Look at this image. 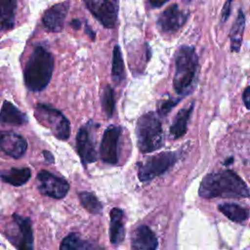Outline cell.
<instances>
[{"label":"cell","mask_w":250,"mask_h":250,"mask_svg":"<svg viewBox=\"0 0 250 250\" xmlns=\"http://www.w3.org/2000/svg\"><path fill=\"white\" fill-rule=\"evenodd\" d=\"M232 160H233V158H232V157H230L229 159L226 160V161H225V165H229L230 162H232Z\"/></svg>","instance_id":"obj_34"},{"label":"cell","mask_w":250,"mask_h":250,"mask_svg":"<svg viewBox=\"0 0 250 250\" xmlns=\"http://www.w3.org/2000/svg\"><path fill=\"white\" fill-rule=\"evenodd\" d=\"M181 101V98L180 99H173V98H170L168 100H165L163 102H161V104H159L158 106V114L160 116H165L167 115L171 109L177 105V104Z\"/></svg>","instance_id":"obj_27"},{"label":"cell","mask_w":250,"mask_h":250,"mask_svg":"<svg viewBox=\"0 0 250 250\" xmlns=\"http://www.w3.org/2000/svg\"><path fill=\"white\" fill-rule=\"evenodd\" d=\"M188 20V14L182 11L177 4L167 7L157 20V27L162 33L173 34L179 31Z\"/></svg>","instance_id":"obj_11"},{"label":"cell","mask_w":250,"mask_h":250,"mask_svg":"<svg viewBox=\"0 0 250 250\" xmlns=\"http://www.w3.org/2000/svg\"><path fill=\"white\" fill-rule=\"evenodd\" d=\"M37 180L38 188L44 195L55 199H60L64 197L68 192V183L48 171H40L37 176Z\"/></svg>","instance_id":"obj_9"},{"label":"cell","mask_w":250,"mask_h":250,"mask_svg":"<svg viewBox=\"0 0 250 250\" xmlns=\"http://www.w3.org/2000/svg\"><path fill=\"white\" fill-rule=\"evenodd\" d=\"M0 122L14 126H21L27 122V117L13 104L5 101L0 110Z\"/></svg>","instance_id":"obj_18"},{"label":"cell","mask_w":250,"mask_h":250,"mask_svg":"<svg viewBox=\"0 0 250 250\" xmlns=\"http://www.w3.org/2000/svg\"><path fill=\"white\" fill-rule=\"evenodd\" d=\"M27 148V143L21 135L11 131H0V152L13 158L21 157Z\"/></svg>","instance_id":"obj_12"},{"label":"cell","mask_w":250,"mask_h":250,"mask_svg":"<svg viewBox=\"0 0 250 250\" xmlns=\"http://www.w3.org/2000/svg\"><path fill=\"white\" fill-rule=\"evenodd\" d=\"M43 155H44L45 159H46L48 162H50V163H53V162H54V156H53V154H52L50 151L44 150V151H43Z\"/></svg>","instance_id":"obj_31"},{"label":"cell","mask_w":250,"mask_h":250,"mask_svg":"<svg viewBox=\"0 0 250 250\" xmlns=\"http://www.w3.org/2000/svg\"><path fill=\"white\" fill-rule=\"evenodd\" d=\"M92 15L106 28L115 26L118 16L117 0H83Z\"/></svg>","instance_id":"obj_7"},{"label":"cell","mask_w":250,"mask_h":250,"mask_svg":"<svg viewBox=\"0 0 250 250\" xmlns=\"http://www.w3.org/2000/svg\"><path fill=\"white\" fill-rule=\"evenodd\" d=\"M179 155L175 151H163L148 157L140 163L138 177L141 182H149L167 172L178 161Z\"/></svg>","instance_id":"obj_6"},{"label":"cell","mask_w":250,"mask_h":250,"mask_svg":"<svg viewBox=\"0 0 250 250\" xmlns=\"http://www.w3.org/2000/svg\"><path fill=\"white\" fill-rule=\"evenodd\" d=\"M70 24H71V26H72L74 29H79V28L81 27V21H80V20H78V19L72 20L71 22H70Z\"/></svg>","instance_id":"obj_32"},{"label":"cell","mask_w":250,"mask_h":250,"mask_svg":"<svg viewBox=\"0 0 250 250\" xmlns=\"http://www.w3.org/2000/svg\"><path fill=\"white\" fill-rule=\"evenodd\" d=\"M31 177L29 168H11L0 172V179L14 187H21L28 182Z\"/></svg>","instance_id":"obj_19"},{"label":"cell","mask_w":250,"mask_h":250,"mask_svg":"<svg viewBox=\"0 0 250 250\" xmlns=\"http://www.w3.org/2000/svg\"><path fill=\"white\" fill-rule=\"evenodd\" d=\"M131 247L136 250H154L158 247V240L147 226H140L132 234Z\"/></svg>","instance_id":"obj_15"},{"label":"cell","mask_w":250,"mask_h":250,"mask_svg":"<svg viewBox=\"0 0 250 250\" xmlns=\"http://www.w3.org/2000/svg\"><path fill=\"white\" fill-rule=\"evenodd\" d=\"M198 194L203 198H245L250 196V190L236 173L224 170L207 174L199 185Z\"/></svg>","instance_id":"obj_1"},{"label":"cell","mask_w":250,"mask_h":250,"mask_svg":"<svg viewBox=\"0 0 250 250\" xmlns=\"http://www.w3.org/2000/svg\"><path fill=\"white\" fill-rule=\"evenodd\" d=\"M242 100L245 107L250 110V86H247L242 94Z\"/></svg>","instance_id":"obj_29"},{"label":"cell","mask_w":250,"mask_h":250,"mask_svg":"<svg viewBox=\"0 0 250 250\" xmlns=\"http://www.w3.org/2000/svg\"><path fill=\"white\" fill-rule=\"evenodd\" d=\"M245 27V16L241 9H239L237 18L235 21L232 24V27L230 29L229 38H230V50L231 52L237 53L240 50L242 38H243V32Z\"/></svg>","instance_id":"obj_21"},{"label":"cell","mask_w":250,"mask_h":250,"mask_svg":"<svg viewBox=\"0 0 250 250\" xmlns=\"http://www.w3.org/2000/svg\"><path fill=\"white\" fill-rule=\"evenodd\" d=\"M199 63L195 48L183 45L175 54V74L173 79L174 90L178 95L190 94L197 80Z\"/></svg>","instance_id":"obj_2"},{"label":"cell","mask_w":250,"mask_h":250,"mask_svg":"<svg viewBox=\"0 0 250 250\" xmlns=\"http://www.w3.org/2000/svg\"><path fill=\"white\" fill-rule=\"evenodd\" d=\"M137 144L143 153H149L163 146V131L158 116L149 111L143 114L136 126Z\"/></svg>","instance_id":"obj_4"},{"label":"cell","mask_w":250,"mask_h":250,"mask_svg":"<svg viewBox=\"0 0 250 250\" xmlns=\"http://www.w3.org/2000/svg\"><path fill=\"white\" fill-rule=\"evenodd\" d=\"M99 127V124H95L89 121L82 126L76 136V148L80 156L81 162L86 165L88 163L95 162L97 160V150L94 142V129Z\"/></svg>","instance_id":"obj_8"},{"label":"cell","mask_w":250,"mask_h":250,"mask_svg":"<svg viewBox=\"0 0 250 250\" xmlns=\"http://www.w3.org/2000/svg\"><path fill=\"white\" fill-rule=\"evenodd\" d=\"M53 70V55L42 46L36 47L29 56L23 71L27 89L32 92L44 90L51 81Z\"/></svg>","instance_id":"obj_3"},{"label":"cell","mask_w":250,"mask_h":250,"mask_svg":"<svg viewBox=\"0 0 250 250\" xmlns=\"http://www.w3.org/2000/svg\"><path fill=\"white\" fill-rule=\"evenodd\" d=\"M194 103L191 102L188 105L181 108L176 114L170 127V135L173 139H179L187 133L188 123L190 119Z\"/></svg>","instance_id":"obj_16"},{"label":"cell","mask_w":250,"mask_h":250,"mask_svg":"<svg viewBox=\"0 0 250 250\" xmlns=\"http://www.w3.org/2000/svg\"><path fill=\"white\" fill-rule=\"evenodd\" d=\"M60 248L63 250H83V249H93V248H96V246L82 239L77 233H70L63 238V240L60 245Z\"/></svg>","instance_id":"obj_24"},{"label":"cell","mask_w":250,"mask_h":250,"mask_svg":"<svg viewBox=\"0 0 250 250\" xmlns=\"http://www.w3.org/2000/svg\"><path fill=\"white\" fill-rule=\"evenodd\" d=\"M109 216V239L112 244L117 245L121 243L125 237L124 213L120 208H112Z\"/></svg>","instance_id":"obj_17"},{"label":"cell","mask_w":250,"mask_h":250,"mask_svg":"<svg viewBox=\"0 0 250 250\" xmlns=\"http://www.w3.org/2000/svg\"><path fill=\"white\" fill-rule=\"evenodd\" d=\"M19 0H0V27L9 30L14 27Z\"/></svg>","instance_id":"obj_20"},{"label":"cell","mask_w":250,"mask_h":250,"mask_svg":"<svg viewBox=\"0 0 250 250\" xmlns=\"http://www.w3.org/2000/svg\"><path fill=\"white\" fill-rule=\"evenodd\" d=\"M233 0H227L223 9H222V13H221V21L225 22L229 20V15H230V11H231V4H232Z\"/></svg>","instance_id":"obj_28"},{"label":"cell","mask_w":250,"mask_h":250,"mask_svg":"<svg viewBox=\"0 0 250 250\" xmlns=\"http://www.w3.org/2000/svg\"><path fill=\"white\" fill-rule=\"evenodd\" d=\"M112 80L119 84L125 79V66L122 59V54L119 46H115L112 52V66H111Z\"/></svg>","instance_id":"obj_23"},{"label":"cell","mask_w":250,"mask_h":250,"mask_svg":"<svg viewBox=\"0 0 250 250\" xmlns=\"http://www.w3.org/2000/svg\"><path fill=\"white\" fill-rule=\"evenodd\" d=\"M69 9V2L55 4L49 8L42 17L44 26L52 32H59L62 29L65 17Z\"/></svg>","instance_id":"obj_14"},{"label":"cell","mask_w":250,"mask_h":250,"mask_svg":"<svg viewBox=\"0 0 250 250\" xmlns=\"http://www.w3.org/2000/svg\"><path fill=\"white\" fill-rule=\"evenodd\" d=\"M79 200L81 205L91 214H100L103 210V205L94 193L89 191L79 192Z\"/></svg>","instance_id":"obj_25"},{"label":"cell","mask_w":250,"mask_h":250,"mask_svg":"<svg viewBox=\"0 0 250 250\" xmlns=\"http://www.w3.org/2000/svg\"><path fill=\"white\" fill-rule=\"evenodd\" d=\"M121 136V128L116 125L108 126L101 142L100 155L104 162L109 164L118 163V146Z\"/></svg>","instance_id":"obj_10"},{"label":"cell","mask_w":250,"mask_h":250,"mask_svg":"<svg viewBox=\"0 0 250 250\" xmlns=\"http://www.w3.org/2000/svg\"><path fill=\"white\" fill-rule=\"evenodd\" d=\"M170 0H148L149 4L151 5V7L153 8H159L161 6H163L164 4H166L167 2H169Z\"/></svg>","instance_id":"obj_30"},{"label":"cell","mask_w":250,"mask_h":250,"mask_svg":"<svg viewBox=\"0 0 250 250\" xmlns=\"http://www.w3.org/2000/svg\"><path fill=\"white\" fill-rule=\"evenodd\" d=\"M218 209L227 218L234 223L241 224L250 217V210L234 203H223L218 206Z\"/></svg>","instance_id":"obj_22"},{"label":"cell","mask_w":250,"mask_h":250,"mask_svg":"<svg viewBox=\"0 0 250 250\" xmlns=\"http://www.w3.org/2000/svg\"><path fill=\"white\" fill-rule=\"evenodd\" d=\"M102 106L106 117L110 118L114 112L115 100H114V91L109 85H106L103 91Z\"/></svg>","instance_id":"obj_26"},{"label":"cell","mask_w":250,"mask_h":250,"mask_svg":"<svg viewBox=\"0 0 250 250\" xmlns=\"http://www.w3.org/2000/svg\"><path fill=\"white\" fill-rule=\"evenodd\" d=\"M13 220L18 229V235L10 237V240L17 248L28 250L33 248V231L31 222L28 218H23L14 214Z\"/></svg>","instance_id":"obj_13"},{"label":"cell","mask_w":250,"mask_h":250,"mask_svg":"<svg viewBox=\"0 0 250 250\" xmlns=\"http://www.w3.org/2000/svg\"><path fill=\"white\" fill-rule=\"evenodd\" d=\"M85 31H86V33L89 35V37L92 39V40H94L95 39V36H96V34H95V32L92 30V28L88 25V24H86V27H85Z\"/></svg>","instance_id":"obj_33"},{"label":"cell","mask_w":250,"mask_h":250,"mask_svg":"<svg viewBox=\"0 0 250 250\" xmlns=\"http://www.w3.org/2000/svg\"><path fill=\"white\" fill-rule=\"evenodd\" d=\"M34 115L37 121L49 128L56 138L65 141L70 135V124L67 118L58 109L43 104H37Z\"/></svg>","instance_id":"obj_5"}]
</instances>
